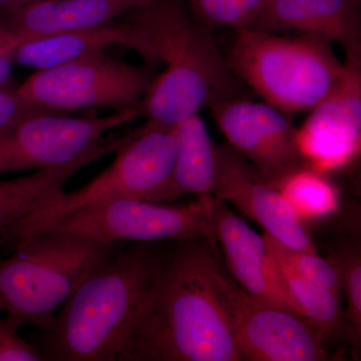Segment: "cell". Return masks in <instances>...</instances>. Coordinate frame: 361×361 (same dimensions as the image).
I'll return each instance as SVG.
<instances>
[{
	"label": "cell",
	"instance_id": "25",
	"mask_svg": "<svg viewBox=\"0 0 361 361\" xmlns=\"http://www.w3.org/2000/svg\"><path fill=\"white\" fill-rule=\"evenodd\" d=\"M20 327L0 317V361L44 360L40 349L18 336Z\"/></svg>",
	"mask_w": 361,
	"mask_h": 361
},
{
	"label": "cell",
	"instance_id": "7",
	"mask_svg": "<svg viewBox=\"0 0 361 361\" xmlns=\"http://www.w3.org/2000/svg\"><path fill=\"white\" fill-rule=\"evenodd\" d=\"M156 75L148 63L132 65L103 51L37 71L16 90L28 103L54 113L120 111L139 106Z\"/></svg>",
	"mask_w": 361,
	"mask_h": 361
},
{
	"label": "cell",
	"instance_id": "9",
	"mask_svg": "<svg viewBox=\"0 0 361 361\" xmlns=\"http://www.w3.org/2000/svg\"><path fill=\"white\" fill-rule=\"evenodd\" d=\"M214 281L241 360H329L323 344L325 336L310 320L249 295L221 262L216 266Z\"/></svg>",
	"mask_w": 361,
	"mask_h": 361
},
{
	"label": "cell",
	"instance_id": "2",
	"mask_svg": "<svg viewBox=\"0 0 361 361\" xmlns=\"http://www.w3.org/2000/svg\"><path fill=\"white\" fill-rule=\"evenodd\" d=\"M122 18L144 33L157 66L165 68L137 106L147 122L177 126L217 102L241 97L227 56L186 0H149Z\"/></svg>",
	"mask_w": 361,
	"mask_h": 361
},
{
	"label": "cell",
	"instance_id": "5",
	"mask_svg": "<svg viewBox=\"0 0 361 361\" xmlns=\"http://www.w3.org/2000/svg\"><path fill=\"white\" fill-rule=\"evenodd\" d=\"M240 82L286 115L314 109L346 71L332 42L320 35H280L256 28L237 32L227 56Z\"/></svg>",
	"mask_w": 361,
	"mask_h": 361
},
{
	"label": "cell",
	"instance_id": "24",
	"mask_svg": "<svg viewBox=\"0 0 361 361\" xmlns=\"http://www.w3.org/2000/svg\"><path fill=\"white\" fill-rule=\"evenodd\" d=\"M338 265L341 288L348 301L345 319L356 338L361 331V259L360 252L348 251L334 259Z\"/></svg>",
	"mask_w": 361,
	"mask_h": 361
},
{
	"label": "cell",
	"instance_id": "17",
	"mask_svg": "<svg viewBox=\"0 0 361 361\" xmlns=\"http://www.w3.org/2000/svg\"><path fill=\"white\" fill-rule=\"evenodd\" d=\"M113 45L128 47L148 65L157 66L155 54L144 33L123 18L97 27L21 42L11 52V59L16 65L47 70L103 52Z\"/></svg>",
	"mask_w": 361,
	"mask_h": 361
},
{
	"label": "cell",
	"instance_id": "12",
	"mask_svg": "<svg viewBox=\"0 0 361 361\" xmlns=\"http://www.w3.org/2000/svg\"><path fill=\"white\" fill-rule=\"evenodd\" d=\"M336 89L296 129L301 163L329 175L355 163L361 151V63H348Z\"/></svg>",
	"mask_w": 361,
	"mask_h": 361
},
{
	"label": "cell",
	"instance_id": "22",
	"mask_svg": "<svg viewBox=\"0 0 361 361\" xmlns=\"http://www.w3.org/2000/svg\"><path fill=\"white\" fill-rule=\"evenodd\" d=\"M195 18L210 30L234 32L249 28L257 20L266 0H186Z\"/></svg>",
	"mask_w": 361,
	"mask_h": 361
},
{
	"label": "cell",
	"instance_id": "16",
	"mask_svg": "<svg viewBox=\"0 0 361 361\" xmlns=\"http://www.w3.org/2000/svg\"><path fill=\"white\" fill-rule=\"evenodd\" d=\"M149 0H39L0 11V27L18 45L27 40L108 25Z\"/></svg>",
	"mask_w": 361,
	"mask_h": 361
},
{
	"label": "cell",
	"instance_id": "29",
	"mask_svg": "<svg viewBox=\"0 0 361 361\" xmlns=\"http://www.w3.org/2000/svg\"><path fill=\"white\" fill-rule=\"evenodd\" d=\"M18 47V42L9 37L1 27H0V52L13 51Z\"/></svg>",
	"mask_w": 361,
	"mask_h": 361
},
{
	"label": "cell",
	"instance_id": "15",
	"mask_svg": "<svg viewBox=\"0 0 361 361\" xmlns=\"http://www.w3.org/2000/svg\"><path fill=\"white\" fill-rule=\"evenodd\" d=\"M249 28L320 35L341 45L348 63H361L360 0H266Z\"/></svg>",
	"mask_w": 361,
	"mask_h": 361
},
{
	"label": "cell",
	"instance_id": "6",
	"mask_svg": "<svg viewBox=\"0 0 361 361\" xmlns=\"http://www.w3.org/2000/svg\"><path fill=\"white\" fill-rule=\"evenodd\" d=\"M177 149L176 126L147 122L133 130L110 167L84 187L61 192L28 214L20 221L21 230L32 234L66 214L116 199L157 202L172 176Z\"/></svg>",
	"mask_w": 361,
	"mask_h": 361
},
{
	"label": "cell",
	"instance_id": "10",
	"mask_svg": "<svg viewBox=\"0 0 361 361\" xmlns=\"http://www.w3.org/2000/svg\"><path fill=\"white\" fill-rule=\"evenodd\" d=\"M137 116V106L102 116L73 118L47 111L25 116L0 134V177L73 163L101 146L109 132Z\"/></svg>",
	"mask_w": 361,
	"mask_h": 361
},
{
	"label": "cell",
	"instance_id": "11",
	"mask_svg": "<svg viewBox=\"0 0 361 361\" xmlns=\"http://www.w3.org/2000/svg\"><path fill=\"white\" fill-rule=\"evenodd\" d=\"M209 109L228 145L272 186L302 165L291 116L242 97L223 99Z\"/></svg>",
	"mask_w": 361,
	"mask_h": 361
},
{
	"label": "cell",
	"instance_id": "20",
	"mask_svg": "<svg viewBox=\"0 0 361 361\" xmlns=\"http://www.w3.org/2000/svg\"><path fill=\"white\" fill-rule=\"evenodd\" d=\"M301 223L315 222L336 214L341 196L327 175L301 165L274 186Z\"/></svg>",
	"mask_w": 361,
	"mask_h": 361
},
{
	"label": "cell",
	"instance_id": "13",
	"mask_svg": "<svg viewBox=\"0 0 361 361\" xmlns=\"http://www.w3.org/2000/svg\"><path fill=\"white\" fill-rule=\"evenodd\" d=\"M214 196L231 204L265 230V234L297 250L317 252L310 233L276 188L229 145L218 146Z\"/></svg>",
	"mask_w": 361,
	"mask_h": 361
},
{
	"label": "cell",
	"instance_id": "1",
	"mask_svg": "<svg viewBox=\"0 0 361 361\" xmlns=\"http://www.w3.org/2000/svg\"><path fill=\"white\" fill-rule=\"evenodd\" d=\"M216 237L186 240L165 255L118 361H240L216 290Z\"/></svg>",
	"mask_w": 361,
	"mask_h": 361
},
{
	"label": "cell",
	"instance_id": "18",
	"mask_svg": "<svg viewBox=\"0 0 361 361\" xmlns=\"http://www.w3.org/2000/svg\"><path fill=\"white\" fill-rule=\"evenodd\" d=\"M129 137L130 134L108 137L101 146L68 165L37 170L16 179L0 180V235L14 223L58 196L71 176L118 151Z\"/></svg>",
	"mask_w": 361,
	"mask_h": 361
},
{
	"label": "cell",
	"instance_id": "21",
	"mask_svg": "<svg viewBox=\"0 0 361 361\" xmlns=\"http://www.w3.org/2000/svg\"><path fill=\"white\" fill-rule=\"evenodd\" d=\"M275 263L303 317L322 330L324 336L341 329L346 322L341 295L301 276L288 266Z\"/></svg>",
	"mask_w": 361,
	"mask_h": 361
},
{
	"label": "cell",
	"instance_id": "19",
	"mask_svg": "<svg viewBox=\"0 0 361 361\" xmlns=\"http://www.w3.org/2000/svg\"><path fill=\"white\" fill-rule=\"evenodd\" d=\"M177 155L172 176L157 203L174 200L185 195H212L218 166V146L200 114L176 126Z\"/></svg>",
	"mask_w": 361,
	"mask_h": 361
},
{
	"label": "cell",
	"instance_id": "28",
	"mask_svg": "<svg viewBox=\"0 0 361 361\" xmlns=\"http://www.w3.org/2000/svg\"><path fill=\"white\" fill-rule=\"evenodd\" d=\"M39 0H0V11H11V9L20 8L33 2Z\"/></svg>",
	"mask_w": 361,
	"mask_h": 361
},
{
	"label": "cell",
	"instance_id": "14",
	"mask_svg": "<svg viewBox=\"0 0 361 361\" xmlns=\"http://www.w3.org/2000/svg\"><path fill=\"white\" fill-rule=\"evenodd\" d=\"M208 215L235 282L261 302L302 316L266 248L263 235L253 231L228 204L214 195H208Z\"/></svg>",
	"mask_w": 361,
	"mask_h": 361
},
{
	"label": "cell",
	"instance_id": "30",
	"mask_svg": "<svg viewBox=\"0 0 361 361\" xmlns=\"http://www.w3.org/2000/svg\"><path fill=\"white\" fill-rule=\"evenodd\" d=\"M0 313H1V310H0Z\"/></svg>",
	"mask_w": 361,
	"mask_h": 361
},
{
	"label": "cell",
	"instance_id": "3",
	"mask_svg": "<svg viewBox=\"0 0 361 361\" xmlns=\"http://www.w3.org/2000/svg\"><path fill=\"white\" fill-rule=\"evenodd\" d=\"M121 246L80 282L45 332L44 360L118 361L165 255L149 243Z\"/></svg>",
	"mask_w": 361,
	"mask_h": 361
},
{
	"label": "cell",
	"instance_id": "23",
	"mask_svg": "<svg viewBox=\"0 0 361 361\" xmlns=\"http://www.w3.org/2000/svg\"><path fill=\"white\" fill-rule=\"evenodd\" d=\"M266 248L275 262L288 266L301 276L341 295V277L334 259H324L317 252L297 250L263 235Z\"/></svg>",
	"mask_w": 361,
	"mask_h": 361
},
{
	"label": "cell",
	"instance_id": "26",
	"mask_svg": "<svg viewBox=\"0 0 361 361\" xmlns=\"http://www.w3.org/2000/svg\"><path fill=\"white\" fill-rule=\"evenodd\" d=\"M20 96L16 87H0V134L11 129L25 116L44 111Z\"/></svg>",
	"mask_w": 361,
	"mask_h": 361
},
{
	"label": "cell",
	"instance_id": "27",
	"mask_svg": "<svg viewBox=\"0 0 361 361\" xmlns=\"http://www.w3.org/2000/svg\"><path fill=\"white\" fill-rule=\"evenodd\" d=\"M11 52H0V87H16L18 85L14 82Z\"/></svg>",
	"mask_w": 361,
	"mask_h": 361
},
{
	"label": "cell",
	"instance_id": "4",
	"mask_svg": "<svg viewBox=\"0 0 361 361\" xmlns=\"http://www.w3.org/2000/svg\"><path fill=\"white\" fill-rule=\"evenodd\" d=\"M123 243L104 244L42 231L14 243L0 258V310L18 327L51 331L59 310L90 271Z\"/></svg>",
	"mask_w": 361,
	"mask_h": 361
},
{
	"label": "cell",
	"instance_id": "8",
	"mask_svg": "<svg viewBox=\"0 0 361 361\" xmlns=\"http://www.w3.org/2000/svg\"><path fill=\"white\" fill-rule=\"evenodd\" d=\"M42 231L68 233L104 244L216 237L209 220L208 195L180 206L116 199L66 214L39 232Z\"/></svg>",
	"mask_w": 361,
	"mask_h": 361
}]
</instances>
